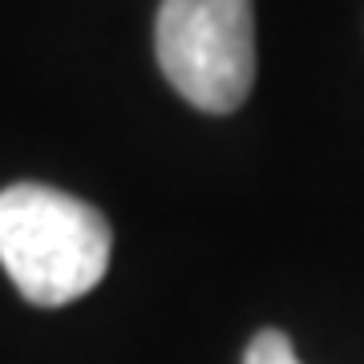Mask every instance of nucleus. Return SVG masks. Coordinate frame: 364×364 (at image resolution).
<instances>
[{
  "instance_id": "1",
  "label": "nucleus",
  "mask_w": 364,
  "mask_h": 364,
  "mask_svg": "<svg viewBox=\"0 0 364 364\" xmlns=\"http://www.w3.org/2000/svg\"><path fill=\"white\" fill-rule=\"evenodd\" d=\"M114 231L97 207L45 186L13 182L0 191V263L37 308H65L102 284Z\"/></svg>"
},
{
  "instance_id": "2",
  "label": "nucleus",
  "mask_w": 364,
  "mask_h": 364,
  "mask_svg": "<svg viewBox=\"0 0 364 364\" xmlns=\"http://www.w3.org/2000/svg\"><path fill=\"white\" fill-rule=\"evenodd\" d=\"M154 49L174 93L195 109L231 114L255 85L251 0H162Z\"/></svg>"
},
{
  "instance_id": "3",
  "label": "nucleus",
  "mask_w": 364,
  "mask_h": 364,
  "mask_svg": "<svg viewBox=\"0 0 364 364\" xmlns=\"http://www.w3.org/2000/svg\"><path fill=\"white\" fill-rule=\"evenodd\" d=\"M243 364H299V360H296L291 340H287L279 328H263L259 336L247 344V352H243Z\"/></svg>"
}]
</instances>
